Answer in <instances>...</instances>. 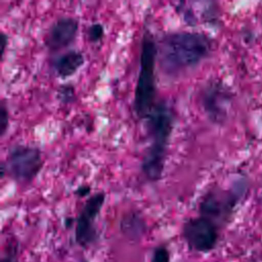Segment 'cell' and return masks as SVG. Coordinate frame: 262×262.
<instances>
[{
  "label": "cell",
  "mask_w": 262,
  "mask_h": 262,
  "mask_svg": "<svg viewBox=\"0 0 262 262\" xmlns=\"http://www.w3.org/2000/svg\"><path fill=\"white\" fill-rule=\"evenodd\" d=\"M200 100L204 113L212 123L223 125L227 121L232 102V92L223 82L209 81L201 91Z\"/></svg>",
  "instance_id": "8992f818"
},
{
  "label": "cell",
  "mask_w": 262,
  "mask_h": 262,
  "mask_svg": "<svg viewBox=\"0 0 262 262\" xmlns=\"http://www.w3.org/2000/svg\"><path fill=\"white\" fill-rule=\"evenodd\" d=\"M79 20L70 15L57 17L49 26L45 36L44 45L51 52H56L69 47L77 38Z\"/></svg>",
  "instance_id": "9c48e42d"
},
{
  "label": "cell",
  "mask_w": 262,
  "mask_h": 262,
  "mask_svg": "<svg viewBox=\"0 0 262 262\" xmlns=\"http://www.w3.org/2000/svg\"><path fill=\"white\" fill-rule=\"evenodd\" d=\"M86 35L89 42L98 43L104 36V28L100 23H93L87 28Z\"/></svg>",
  "instance_id": "7c38bea8"
},
{
  "label": "cell",
  "mask_w": 262,
  "mask_h": 262,
  "mask_svg": "<svg viewBox=\"0 0 262 262\" xmlns=\"http://www.w3.org/2000/svg\"><path fill=\"white\" fill-rule=\"evenodd\" d=\"M84 54L79 50L71 49L54 58V60L52 61V68L57 77L66 79L75 75L84 64Z\"/></svg>",
  "instance_id": "30bf717a"
},
{
  "label": "cell",
  "mask_w": 262,
  "mask_h": 262,
  "mask_svg": "<svg viewBox=\"0 0 262 262\" xmlns=\"http://www.w3.org/2000/svg\"><path fill=\"white\" fill-rule=\"evenodd\" d=\"M82 262H88V261H87V260H83Z\"/></svg>",
  "instance_id": "ffe728a7"
},
{
  "label": "cell",
  "mask_w": 262,
  "mask_h": 262,
  "mask_svg": "<svg viewBox=\"0 0 262 262\" xmlns=\"http://www.w3.org/2000/svg\"><path fill=\"white\" fill-rule=\"evenodd\" d=\"M9 126V113L8 108L4 102V100L1 101L0 104V136L4 137L8 130Z\"/></svg>",
  "instance_id": "5bb4252c"
},
{
  "label": "cell",
  "mask_w": 262,
  "mask_h": 262,
  "mask_svg": "<svg viewBox=\"0 0 262 262\" xmlns=\"http://www.w3.org/2000/svg\"><path fill=\"white\" fill-rule=\"evenodd\" d=\"M1 262H15V254L7 252V254L4 257H2Z\"/></svg>",
  "instance_id": "ac0fdd59"
},
{
  "label": "cell",
  "mask_w": 262,
  "mask_h": 262,
  "mask_svg": "<svg viewBox=\"0 0 262 262\" xmlns=\"http://www.w3.org/2000/svg\"><path fill=\"white\" fill-rule=\"evenodd\" d=\"M146 222L137 212L125 214L120 222L121 232L131 241H139L146 232Z\"/></svg>",
  "instance_id": "8fae6325"
},
{
  "label": "cell",
  "mask_w": 262,
  "mask_h": 262,
  "mask_svg": "<svg viewBox=\"0 0 262 262\" xmlns=\"http://www.w3.org/2000/svg\"><path fill=\"white\" fill-rule=\"evenodd\" d=\"M75 193L78 196H87L90 194V186L89 185H80L75 190Z\"/></svg>",
  "instance_id": "e0dca14e"
},
{
  "label": "cell",
  "mask_w": 262,
  "mask_h": 262,
  "mask_svg": "<svg viewBox=\"0 0 262 262\" xmlns=\"http://www.w3.org/2000/svg\"><path fill=\"white\" fill-rule=\"evenodd\" d=\"M105 201V193L97 191L88 196L78 217L76 218L75 241L81 247H88L95 243L98 233L95 227V219L100 214Z\"/></svg>",
  "instance_id": "ba28073f"
},
{
  "label": "cell",
  "mask_w": 262,
  "mask_h": 262,
  "mask_svg": "<svg viewBox=\"0 0 262 262\" xmlns=\"http://www.w3.org/2000/svg\"><path fill=\"white\" fill-rule=\"evenodd\" d=\"M150 262H170V253L166 246L161 245L155 248Z\"/></svg>",
  "instance_id": "9a60e30c"
},
{
  "label": "cell",
  "mask_w": 262,
  "mask_h": 262,
  "mask_svg": "<svg viewBox=\"0 0 262 262\" xmlns=\"http://www.w3.org/2000/svg\"><path fill=\"white\" fill-rule=\"evenodd\" d=\"M213 45L214 40L203 32H168L157 43V60L165 75L178 77L206 59L211 54Z\"/></svg>",
  "instance_id": "6da1fadb"
},
{
  "label": "cell",
  "mask_w": 262,
  "mask_h": 262,
  "mask_svg": "<svg viewBox=\"0 0 262 262\" xmlns=\"http://www.w3.org/2000/svg\"><path fill=\"white\" fill-rule=\"evenodd\" d=\"M158 56L157 43L148 31L144 32L139 57V70L134 89L133 108L136 115L145 119L156 102V62Z\"/></svg>",
  "instance_id": "3957f363"
},
{
  "label": "cell",
  "mask_w": 262,
  "mask_h": 262,
  "mask_svg": "<svg viewBox=\"0 0 262 262\" xmlns=\"http://www.w3.org/2000/svg\"><path fill=\"white\" fill-rule=\"evenodd\" d=\"M74 98H75V89L72 85L64 84L57 89V99L62 103L68 104L70 102H73Z\"/></svg>",
  "instance_id": "4fadbf2b"
},
{
  "label": "cell",
  "mask_w": 262,
  "mask_h": 262,
  "mask_svg": "<svg viewBox=\"0 0 262 262\" xmlns=\"http://www.w3.org/2000/svg\"><path fill=\"white\" fill-rule=\"evenodd\" d=\"M7 175L20 185H29L44 166L42 150L31 144H15L9 148L4 161Z\"/></svg>",
  "instance_id": "5b68a950"
},
{
  "label": "cell",
  "mask_w": 262,
  "mask_h": 262,
  "mask_svg": "<svg viewBox=\"0 0 262 262\" xmlns=\"http://www.w3.org/2000/svg\"><path fill=\"white\" fill-rule=\"evenodd\" d=\"M181 233L187 247L200 253L212 251L218 242V225L203 216L188 218Z\"/></svg>",
  "instance_id": "52a82bcc"
},
{
  "label": "cell",
  "mask_w": 262,
  "mask_h": 262,
  "mask_svg": "<svg viewBox=\"0 0 262 262\" xmlns=\"http://www.w3.org/2000/svg\"><path fill=\"white\" fill-rule=\"evenodd\" d=\"M247 187V180L239 178L227 189L218 186L209 188L200 201V216L213 221L217 225L227 222L245 196Z\"/></svg>",
  "instance_id": "277c9868"
},
{
  "label": "cell",
  "mask_w": 262,
  "mask_h": 262,
  "mask_svg": "<svg viewBox=\"0 0 262 262\" xmlns=\"http://www.w3.org/2000/svg\"><path fill=\"white\" fill-rule=\"evenodd\" d=\"M174 113L166 101H159L145 118L149 143L141 161V172L144 177L156 182L162 178L168 145L174 127Z\"/></svg>",
  "instance_id": "7a4b0ae2"
},
{
  "label": "cell",
  "mask_w": 262,
  "mask_h": 262,
  "mask_svg": "<svg viewBox=\"0 0 262 262\" xmlns=\"http://www.w3.org/2000/svg\"><path fill=\"white\" fill-rule=\"evenodd\" d=\"M8 44V37L4 32H1L0 34V49H1V58L4 57V52L6 50Z\"/></svg>",
  "instance_id": "2e32d148"
},
{
  "label": "cell",
  "mask_w": 262,
  "mask_h": 262,
  "mask_svg": "<svg viewBox=\"0 0 262 262\" xmlns=\"http://www.w3.org/2000/svg\"><path fill=\"white\" fill-rule=\"evenodd\" d=\"M260 198H261V201H262V183H261V192H260Z\"/></svg>",
  "instance_id": "d6986e66"
}]
</instances>
